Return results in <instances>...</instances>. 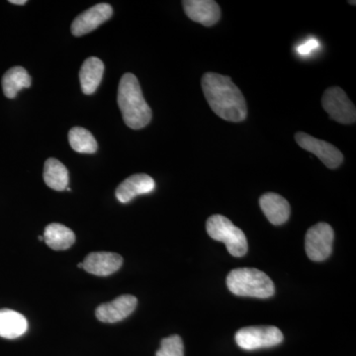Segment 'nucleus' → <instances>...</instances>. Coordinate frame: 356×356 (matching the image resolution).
I'll return each instance as SVG.
<instances>
[{"mask_svg":"<svg viewBox=\"0 0 356 356\" xmlns=\"http://www.w3.org/2000/svg\"><path fill=\"white\" fill-rule=\"evenodd\" d=\"M318 46H320V44H318L317 40L314 38L309 39L307 40L305 43L300 44L298 48H297V53L302 56H307L309 55L311 51L318 49Z\"/></svg>","mask_w":356,"mask_h":356,"instance_id":"4be33fe9","label":"nucleus"},{"mask_svg":"<svg viewBox=\"0 0 356 356\" xmlns=\"http://www.w3.org/2000/svg\"><path fill=\"white\" fill-rule=\"evenodd\" d=\"M79 267V268H83V262H81V264H79V266H77Z\"/></svg>","mask_w":356,"mask_h":356,"instance_id":"393cba45","label":"nucleus"},{"mask_svg":"<svg viewBox=\"0 0 356 356\" xmlns=\"http://www.w3.org/2000/svg\"><path fill=\"white\" fill-rule=\"evenodd\" d=\"M117 102L123 120L129 128L140 130L149 125L153 113L143 95L139 81L133 74L122 76Z\"/></svg>","mask_w":356,"mask_h":356,"instance_id":"f03ea898","label":"nucleus"},{"mask_svg":"<svg viewBox=\"0 0 356 356\" xmlns=\"http://www.w3.org/2000/svg\"><path fill=\"white\" fill-rule=\"evenodd\" d=\"M295 140L302 149L315 154L327 168L334 170L343 163V154L334 145L312 137L303 132L296 133Z\"/></svg>","mask_w":356,"mask_h":356,"instance_id":"6e6552de","label":"nucleus"},{"mask_svg":"<svg viewBox=\"0 0 356 356\" xmlns=\"http://www.w3.org/2000/svg\"><path fill=\"white\" fill-rule=\"evenodd\" d=\"M282 341V332L277 327L271 325L243 327L236 334V343L245 350L273 348Z\"/></svg>","mask_w":356,"mask_h":356,"instance_id":"39448f33","label":"nucleus"},{"mask_svg":"<svg viewBox=\"0 0 356 356\" xmlns=\"http://www.w3.org/2000/svg\"><path fill=\"white\" fill-rule=\"evenodd\" d=\"M38 240L39 241H41V242H44V236H38Z\"/></svg>","mask_w":356,"mask_h":356,"instance_id":"b1692460","label":"nucleus"},{"mask_svg":"<svg viewBox=\"0 0 356 356\" xmlns=\"http://www.w3.org/2000/svg\"><path fill=\"white\" fill-rule=\"evenodd\" d=\"M350 3L353 4V6H355V1H350Z\"/></svg>","mask_w":356,"mask_h":356,"instance_id":"a878e982","label":"nucleus"},{"mask_svg":"<svg viewBox=\"0 0 356 356\" xmlns=\"http://www.w3.org/2000/svg\"><path fill=\"white\" fill-rule=\"evenodd\" d=\"M10 3L16 4V6H24V4L27 3L26 0H10Z\"/></svg>","mask_w":356,"mask_h":356,"instance_id":"5701e85b","label":"nucleus"},{"mask_svg":"<svg viewBox=\"0 0 356 356\" xmlns=\"http://www.w3.org/2000/svg\"><path fill=\"white\" fill-rule=\"evenodd\" d=\"M201 86L211 109L220 118L234 123L247 118V102L231 77L207 72L201 79Z\"/></svg>","mask_w":356,"mask_h":356,"instance_id":"f257e3e1","label":"nucleus"},{"mask_svg":"<svg viewBox=\"0 0 356 356\" xmlns=\"http://www.w3.org/2000/svg\"><path fill=\"white\" fill-rule=\"evenodd\" d=\"M229 291L238 296L266 299L273 296L275 288L267 274L255 268H236L227 277Z\"/></svg>","mask_w":356,"mask_h":356,"instance_id":"7ed1b4c3","label":"nucleus"},{"mask_svg":"<svg viewBox=\"0 0 356 356\" xmlns=\"http://www.w3.org/2000/svg\"><path fill=\"white\" fill-rule=\"evenodd\" d=\"M69 142L72 149L79 154H95L98 149L97 142L92 134L81 127L70 129Z\"/></svg>","mask_w":356,"mask_h":356,"instance_id":"aec40b11","label":"nucleus"},{"mask_svg":"<svg viewBox=\"0 0 356 356\" xmlns=\"http://www.w3.org/2000/svg\"><path fill=\"white\" fill-rule=\"evenodd\" d=\"M104 65L98 58L91 57L84 60L79 72L81 90L84 95H92L102 83Z\"/></svg>","mask_w":356,"mask_h":356,"instance_id":"2eb2a0df","label":"nucleus"},{"mask_svg":"<svg viewBox=\"0 0 356 356\" xmlns=\"http://www.w3.org/2000/svg\"><path fill=\"white\" fill-rule=\"evenodd\" d=\"M44 242L54 250H65L76 243V235L67 227L58 222L48 225L44 232Z\"/></svg>","mask_w":356,"mask_h":356,"instance_id":"f3484780","label":"nucleus"},{"mask_svg":"<svg viewBox=\"0 0 356 356\" xmlns=\"http://www.w3.org/2000/svg\"><path fill=\"white\" fill-rule=\"evenodd\" d=\"M323 107L332 120L337 123L350 124L355 123L356 109L355 104L351 102L343 89L334 86L327 89L323 95Z\"/></svg>","mask_w":356,"mask_h":356,"instance_id":"423d86ee","label":"nucleus"},{"mask_svg":"<svg viewBox=\"0 0 356 356\" xmlns=\"http://www.w3.org/2000/svg\"><path fill=\"white\" fill-rule=\"evenodd\" d=\"M31 83V76L22 67H11L7 70L1 81L4 95L10 99L16 97L21 89L30 88Z\"/></svg>","mask_w":356,"mask_h":356,"instance_id":"a211bd4d","label":"nucleus"},{"mask_svg":"<svg viewBox=\"0 0 356 356\" xmlns=\"http://www.w3.org/2000/svg\"><path fill=\"white\" fill-rule=\"evenodd\" d=\"M28 322L22 314L2 309L0 310V337L13 339L20 337L27 332Z\"/></svg>","mask_w":356,"mask_h":356,"instance_id":"dca6fc26","label":"nucleus"},{"mask_svg":"<svg viewBox=\"0 0 356 356\" xmlns=\"http://www.w3.org/2000/svg\"><path fill=\"white\" fill-rule=\"evenodd\" d=\"M156 182L149 175L138 173L126 178L116 189V197L119 202L128 203L136 196L151 193L154 191Z\"/></svg>","mask_w":356,"mask_h":356,"instance_id":"ddd939ff","label":"nucleus"},{"mask_svg":"<svg viewBox=\"0 0 356 356\" xmlns=\"http://www.w3.org/2000/svg\"><path fill=\"white\" fill-rule=\"evenodd\" d=\"M138 300L132 295H122L109 303L97 307L95 316L100 322L114 324L128 318L135 311Z\"/></svg>","mask_w":356,"mask_h":356,"instance_id":"1a4fd4ad","label":"nucleus"},{"mask_svg":"<svg viewBox=\"0 0 356 356\" xmlns=\"http://www.w3.org/2000/svg\"><path fill=\"white\" fill-rule=\"evenodd\" d=\"M156 356H184V346L181 337L170 336L161 341V348L156 351Z\"/></svg>","mask_w":356,"mask_h":356,"instance_id":"412c9836","label":"nucleus"},{"mask_svg":"<svg viewBox=\"0 0 356 356\" xmlns=\"http://www.w3.org/2000/svg\"><path fill=\"white\" fill-rule=\"evenodd\" d=\"M206 229L213 240L224 243L233 257H243L247 254V236L228 218L222 215H213L206 222Z\"/></svg>","mask_w":356,"mask_h":356,"instance_id":"20e7f679","label":"nucleus"},{"mask_svg":"<svg viewBox=\"0 0 356 356\" xmlns=\"http://www.w3.org/2000/svg\"><path fill=\"white\" fill-rule=\"evenodd\" d=\"M259 205L268 221L275 226H280L289 219V202L280 194H264L259 199Z\"/></svg>","mask_w":356,"mask_h":356,"instance_id":"4468645a","label":"nucleus"},{"mask_svg":"<svg viewBox=\"0 0 356 356\" xmlns=\"http://www.w3.org/2000/svg\"><path fill=\"white\" fill-rule=\"evenodd\" d=\"M182 6L192 21L206 27L216 24L221 18V8L213 0H184Z\"/></svg>","mask_w":356,"mask_h":356,"instance_id":"9b49d317","label":"nucleus"},{"mask_svg":"<svg viewBox=\"0 0 356 356\" xmlns=\"http://www.w3.org/2000/svg\"><path fill=\"white\" fill-rule=\"evenodd\" d=\"M123 264V257L108 252H91L84 259L83 268L96 276H109L116 273Z\"/></svg>","mask_w":356,"mask_h":356,"instance_id":"f8f14e48","label":"nucleus"},{"mask_svg":"<svg viewBox=\"0 0 356 356\" xmlns=\"http://www.w3.org/2000/svg\"><path fill=\"white\" fill-rule=\"evenodd\" d=\"M44 180L54 191H65L69 185V172L58 159H48L44 166Z\"/></svg>","mask_w":356,"mask_h":356,"instance_id":"6ab92c4d","label":"nucleus"},{"mask_svg":"<svg viewBox=\"0 0 356 356\" xmlns=\"http://www.w3.org/2000/svg\"><path fill=\"white\" fill-rule=\"evenodd\" d=\"M112 14L113 9L108 3L96 4L77 16L72 23V33L76 37L83 36L109 20Z\"/></svg>","mask_w":356,"mask_h":356,"instance_id":"9d476101","label":"nucleus"},{"mask_svg":"<svg viewBox=\"0 0 356 356\" xmlns=\"http://www.w3.org/2000/svg\"><path fill=\"white\" fill-rule=\"evenodd\" d=\"M334 229L327 222H318L311 227L306 234L307 255L313 261H323L332 254Z\"/></svg>","mask_w":356,"mask_h":356,"instance_id":"0eeeda50","label":"nucleus"}]
</instances>
